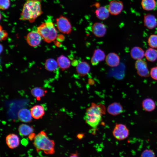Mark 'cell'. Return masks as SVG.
Wrapping results in <instances>:
<instances>
[{"label":"cell","instance_id":"obj_1","mask_svg":"<svg viewBox=\"0 0 157 157\" xmlns=\"http://www.w3.org/2000/svg\"><path fill=\"white\" fill-rule=\"evenodd\" d=\"M42 13L41 0H27L23 6L19 19L33 23Z\"/></svg>","mask_w":157,"mask_h":157},{"label":"cell","instance_id":"obj_2","mask_svg":"<svg viewBox=\"0 0 157 157\" xmlns=\"http://www.w3.org/2000/svg\"><path fill=\"white\" fill-rule=\"evenodd\" d=\"M33 140V143L38 152L42 151L47 155L55 153V142L49 138L45 131H41L36 135Z\"/></svg>","mask_w":157,"mask_h":157},{"label":"cell","instance_id":"obj_3","mask_svg":"<svg viewBox=\"0 0 157 157\" xmlns=\"http://www.w3.org/2000/svg\"><path fill=\"white\" fill-rule=\"evenodd\" d=\"M102 111L99 105L93 104L86 110L85 119L86 123L93 128H96L100 123Z\"/></svg>","mask_w":157,"mask_h":157},{"label":"cell","instance_id":"obj_4","mask_svg":"<svg viewBox=\"0 0 157 157\" xmlns=\"http://www.w3.org/2000/svg\"><path fill=\"white\" fill-rule=\"evenodd\" d=\"M45 42L49 43L54 41L57 36V31L53 23L47 21L41 24L37 28V31Z\"/></svg>","mask_w":157,"mask_h":157},{"label":"cell","instance_id":"obj_5","mask_svg":"<svg viewBox=\"0 0 157 157\" xmlns=\"http://www.w3.org/2000/svg\"><path fill=\"white\" fill-rule=\"evenodd\" d=\"M56 24L57 28L61 33L69 34L72 31V27L69 19L66 17L61 15L56 19Z\"/></svg>","mask_w":157,"mask_h":157},{"label":"cell","instance_id":"obj_6","mask_svg":"<svg viewBox=\"0 0 157 157\" xmlns=\"http://www.w3.org/2000/svg\"><path fill=\"white\" fill-rule=\"evenodd\" d=\"M113 134L116 139L123 140L129 137L130 132L129 129L125 124H116L113 131Z\"/></svg>","mask_w":157,"mask_h":157},{"label":"cell","instance_id":"obj_7","mask_svg":"<svg viewBox=\"0 0 157 157\" xmlns=\"http://www.w3.org/2000/svg\"><path fill=\"white\" fill-rule=\"evenodd\" d=\"M137 73L140 76L147 77L150 76V71L148 69L147 62L143 60H136L135 63Z\"/></svg>","mask_w":157,"mask_h":157},{"label":"cell","instance_id":"obj_8","mask_svg":"<svg viewBox=\"0 0 157 157\" xmlns=\"http://www.w3.org/2000/svg\"><path fill=\"white\" fill-rule=\"evenodd\" d=\"M108 8L110 14L117 15L121 13L123 10L124 5L121 1L113 0L110 2Z\"/></svg>","mask_w":157,"mask_h":157},{"label":"cell","instance_id":"obj_9","mask_svg":"<svg viewBox=\"0 0 157 157\" xmlns=\"http://www.w3.org/2000/svg\"><path fill=\"white\" fill-rule=\"evenodd\" d=\"M42 39L41 35L37 31H33L29 32L26 37L28 43L33 47L38 46L41 43Z\"/></svg>","mask_w":157,"mask_h":157},{"label":"cell","instance_id":"obj_10","mask_svg":"<svg viewBox=\"0 0 157 157\" xmlns=\"http://www.w3.org/2000/svg\"><path fill=\"white\" fill-rule=\"evenodd\" d=\"M91 30L94 35L98 38L103 37L107 32L106 26L100 22H96L94 23L92 26Z\"/></svg>","mask_w":157,"mask_h":157},{"label":"cell","instance_id":"obj_11","mask_svg":"<svg viewBox=\"0 0 157 157\" xmlns=\"http://www.w3.org/2000/svg\"><path fill=\"white\" fill-rule=\"evenodd\" d=\"M105 60L107 65L111 67H117L120 63V57L117 53L114 52L108 53L106 56Z\"/></svg>","mask_w":157,"mask_h":157},{"label":"cell","instance_id":"obj_12","mask_svg":"<svg viewBox=\"0 0 157 157\" xmlns=\"http://www.w3.org/2000/svg\"><path fill=\"white\" fill-rule=\"evenodd\" d=\"M106 57V55L104 51L99 49H95L91 59V63L92 65H97L100 62L104 60Z\"/></svg>","mask_w":157,"mask_h":157},{"label":"cell","instance_id":"obj_13","mask_svg":"<svg viewBox=\"0 0 157 157\" xmlns=\"http://www.w3.org/2000/svg\"><path fill=\"white\" fill-rule=\"evenodd\" d=\"M6 141L8 146L11 149L17 147L20 143L19 138L17 135L14 133L8 135L6 136Z\"/></svg>","mask_w":157,"mask_h":157},{"label":"cell","instance_id":"obj_14","mask_svg":"<svg viewBox=\"0 0 157 157\" xmlns=\"http://www.w3.org/2000/svg\"><path fill=\"white\" fill-rule=\"evenodd\" d=\"M76 69L77 73L79 75L84 76L89 73L90 70V67L87 62L82 61L77 64Z\"/></svg>","mask_w":157,"mask_h":157},{"label":"cell","instance_id":"obj_15","mask_svg":"<svg viewBox=\"0 0 157 157\" xmlns=\"http://www.w3.org/2000/svg\"><path fill=\"white\" fill-rule=\"evenodd\" d=\"M94 13L97 17L101 20L108 19L110 14L108 8L105 6H100L97 8Z\"/></svg>","mask_w":157,"mask_h":157},{"label":"cell","instance_id":"obj_16","mask_svg":"<svg viewBox=\"0 0 157 157\" xmlns=\"http://www.w3.org/2000/svg\"><path fill=\"white\" fill-rule=\"evenodd\" d=\"M144 26L149 29H153L157 26V19L152 14L145 15L144 17Z\"/></svg>","mask_w":157,"mask_h":157},{"label":"cell","instance_id":"obj_17","mask_svg":"<svg viewBox=\"0 0 157 157\" xmlns=\"http://www.w3.org/2000/svg\"><path fill=\"white\" fill-rule=\"evenodd\" d=\"M142 106L143 109L147 112H151L155 109L156 104L155 101L152 98H146L144 99L142 102Z\"/></svg>","mask_w":157,"mask_h":157},{"label":"cell","instance_id":"obj_18","mask_svg":"<svg viewBox=\"0 0 157 157\" xmlns=\"http://www.w3.org/2000/svg\"><path fill=\"white\" fill-rule=\"evenodd\" d=\"M30 112L32 117L35 119L42 118L45 114L44 109L41 105L33 106L31 108Z\"/></svg>","mask_w":157,"mask_h":157},{"label":"cell","instance_id":"obj_19","mask_svg":"<svg viewBox=\"0 0 157 157\" xmlns=\"http://www.w3.org/2000/svg\"><path fill=\"white\" fill-rule=\"evenodd\" d=\"M18 116L19 120L23 122H30L32 119V117L30 111L27 108H24L19 110Z\"/></svg>","mask_w":157,"mask_h":157},{"label":"cell","instance_id":"obj_20","mask_svg":"<svg viewBox=\"0 0 157 157\" xmlns=\"http://www.w3.org/2000/svg\"><path fill=\"white\" fill-rule=\"evenodd\" d=\"M130 54L132 58L134 60L142 59L145 57V51L141 47L135 46L131 49Z\"/></svg>","mask_w":157,"mask_h":157},{"label":"cell","instance_id":"obj_21","mask_svg":"<svg viewBox=\"0 0 157 157\" xmlns=\"http://www.w3.org/2000/svg\"><path fill=\"white\" fill-rule=\"evenodd\" d=\"M108 110L110 114L113 115H116L123 112V107L120 103L115 102L109 106Z\"/></svg>","mask_w":157,"mask_h":157},{"label":"cell","instance_id":"obj_22","mask_svg":"<svg viewBox=\"0 0 157 157\" xmlns=\"http://www.w3.org/2000/svg\"><path fill=\"white\" fill-rule=\"evenodd\" d=\"M18 131L20 135L25 136L33 133L34 129L32 126L23 124L19 126Z\"/></svg>","mask_w":157,"mask_h":157},{"label":"cell","instance_id":"obj_23","mask_svg":"<svg viewBox=\"0 0 157 157\" xmlns=\"http://www.w3.org/2000/svg\"><path fill=\"white\" fill-rule=\"evenodd\" d=\"M57 62L58 66L62 69H65L69 67L71 65L70 60L67 57L61 55L57 58Z\"/></svg>","mask_w":157,"mask_h":157},{"label":"cell","instance_id":"obj_24","mask_svg":"<svg viewBox=\"0 0 157 157\" xmlns=\"http://www.w3.org/2000/svg\"><path fill=\"white\" fill-rule=\"evenodd\" d=\"M145 57L149 61L154 62L157 59V50L149 47L145 52Z\"/></svg>","mask_w":157,"mask_h":157},{"label":"cell","instance_id":"obj_25","mask_svg":"<svg viewBox=\"0 0 157 157\" xmlns=\"http://www.w3.org/2000/svg\"><path fill=\"white\" fill-rule=\"evenodd\" d=\"M47 92V90L38 87L33 88L31 91L32 95L36 98L38 100H40L42 97L44 96Z\"/></svg>","mask_w":157,"mask_h":157},{"label":"cell","instance_id":"obj_26","mask_svg":"<svg viewBox=\"0 0 157 157\" xmlns=\"http://www.w3.org/2000/svg\"><path fill=\"white\" fill-rule=\"evenodd\" d=\"M58 66L57 61L52 58H49L46 61L45 67L46 69L49 71L56 70Z\"/></svg>","mask_w":157,"mask_h":157},{"label":"cell","instance_id":"obj_27","mask_svg":"<svg viewBox=\"0 0 157 157\" xmlns=\"http://www.w3.org/2000/svg\"><path fill=\"white\" fill-rule=\"evenodd\" d=\"M141 3L143 9L147 11L154 10L156 6L155 0H142Z\"/></svg>","mask_w":157,"mask_h":157},{"label":"cell","instance_id":"obj_28","mask_svg":"<svg viewBox=\"0 0 157 157\" xmlns=\"http://www.w3.org/2000/svg\"><path fill=\"white\" fill-rule=\"evenodd\" d=\"M148 43L150 47L156 49L157 48V35H151L148 39Z\"/></svg>","mask_w":157,"mask_h":157},{"label":"cell","instance_id":"obj_29","mask_svg":"<svg viewBox=\"0 0 157 157\" xmlns=\"http://www.w3.org/2000/svg\"><path fill=\"white\" fill-rule=\"evenodd\" d=\"M154 152L150 149H146L142 152L141 157H155Z\"/></svg>","mask_w":157,"mask_h":157},{"label":"cell","instance_id":"obj_30","mask_svg":"<svg viewBox=\"0 0 157 157\" xmlns=\"http://www.w3.org/2000/svg\"><path fill=\"white\" fill-rule=\"evenodd\" d=\"M10 0H0V9L2 10L8 9L10 6Z\"/></svg>","mask_w":157,"mask_h":157},{"label":"cell","instance_id":"obj_31","mask_svg":"<svg viewBox=\"0 0 157 157\" xmlns=\"http://www.w3.org/2000/svg\"><path fill=\"white\" fill-rule=\"evenodd\" d=\"M150 76L153 79L157 81V66L151 68L150 71Z\"/></svg>","mask_w":157,"mask_h":157},{"label":"cell","instance_id":"obj_32","mask_svg":"<svg viewBox=\"0 0 157 157\" xmlns=\"http://www.w3.org/2000/svg\"><path fill=\"white\" fill-rule=\"evenodd\" d=\"M0 40H3L5 39L7 37L8 33L6 31L3 30L1 26H0Z\"/></svg>","mask_w":157,"mask_h":157},{"label":"cell","instance_id":"obj_33","mask_svg":"<svg viewBox=\"0 0 157 157\" xmlns=\"http://www.w3.org/2000/svg\"><path fill=\"white\" fill-rule=\"evenodd\" d=\"M36 135L34 133H32L28 135V138L30 140H34Z\"/></svg>","mask_w":157,"mask_h":157},{"label":"cell","instance_id":"obj_34","mask_svg":"<svg viewBox=\"0 0 157 157\" xmlns=\"http://www.w3.org/2000/svg\"><path fill=\"white\" fill-rule=\"evenodd\" d=\"M69 157H79L77 153L72 154Z\"/></svg>","mask_w":157,"mask_h":157}]
</instances>
